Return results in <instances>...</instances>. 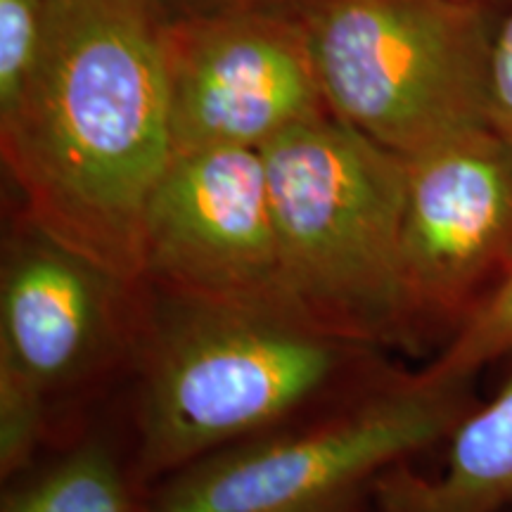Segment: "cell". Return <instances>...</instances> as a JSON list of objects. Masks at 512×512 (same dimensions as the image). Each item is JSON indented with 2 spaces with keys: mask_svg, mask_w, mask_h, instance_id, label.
<instances>
[{
  "mask_svg": "<svg viewBox=\"0 0 512 512\" xmlns=\"http://www.w3.org/2000/svg\"><path fill=\"white\" fill-rule=\"evenodd\" d=\"M157 0H48L34 74L0 112L27 223L124 285L147 278L145 221L176 155Z\"/></svg>",
  "mask_w": 512,
  "mask_h": 512,
  "instance_id": "obj_1",
  "label": "cell"
},
{
  "mask_svg": "<svg viewBox=\"0 0 512 512\" xmlns=\"http://www.w3.org/2000/svg\"><path fill=\"white\" fill-rule=\"evenodd\" d=\"M261 157L302 316L361 347L411 332L401 271L406 157L332 112L275 136Z\"/></svg>",
  "mask_w": 512,
  "mask_h": 512,
  "instance_id": "obj_2",
  "label": "cell"
},
{
  "mask_svg": "<svg viewBox=\"0 0 512 512\" xmlns=\"http://www.w3.org/2000/svg\"><path fill=\"white\" fill-rule=\"evenodd\" d=\"M169 297L147 356L143 479L174 475L283 420L361 347L304 320Z\"/></svg>",
  "mask_w": 512,
  "mask_h": 512,
  "instance_id": "obj_3",
  "label": "cell"
},
{
  "mask_svg": "<svg viewBox=\"0 0 512 512\" xmlns=\"http://www.w3.org/2000/svg\"><path fill=\"white\" fill-rule=\"evenodd\" d=\"M328 110L401 157L489 126L494 24L465 0H299Z\"/></svg>",
  "mask_w": 512,
  "mask_h": 512,
  "instance_id": "obj_4",
  "label": "cell"
},
{
  "mask_svg": "<svg viewBox=\"0 0 512 512\" xmlns=\"http://www.w3.org/2000/svg\"><path fill=\"white\" fill-rule=\"evenodd\" d=\"M470 408V382L415 373L316 430L235 446L183 467L145 496V512H287L361 491L446 439Z\"/></svg>",
  "mask_w": 512,
  "mask_h": 512,
  "instance_id": "obj_5",
  "label": "cell"
},
{
  "mask_svg": "<svg viewBox=\"0 0 512 512\" xmlns=\"http://www.w3.org/2000/svg\"><path fill=\"white\" fill-rule=\"evenodd\" d=\"M145 271L166 294L309 323L287 287L254 147L176 152L147 209Z\"/></svg>",
  "mask_w": 512,
  "mask_h": 512,
  "instance_id": "obj_6",
  "label": "cell"
},
{
  "mask_svg": "<svg viewBox=\"0 0 512 512\" xmlns=\"http://www.w3.org/2000/svg\"><path fill=\"white\" fill-rule=\"evenodd\" d=\"M176 152L254 147L328 114L297 8L166 19Z\"/></svg>",
  "mask_w": 512,
  "mask_h": 512,
  "instance_id": "obj_7",
  "label": "cell"
},
{
  "mask_svg": "<svg viewBox=\"0 0 512 512\" xmlns=\"http://www.w3.org/2000/svg\"><path fill=\"white\" fill-rule=\"evenodd\" d=\"M401 271L411 325L470 316L512 266V145L489 126L406 157Z\"/></svg>",
  "mask_w": 512,
  "mask_h": 512,
  "instance_id": "obj_8",
  "label": "cell"
},
{
  "mask_svg": "<svg viewBox=\"0 0 512 512\" xmlns=\"http://www.w3.org/2000/svg\"><path fill=\"white\" fill-rule=\"evenodd\" d=\"M126 287L27 223L12 235L0 278V370L41 394L67 387L105 356Z\"/></svg>",
  "mask_w": 512,
  "mask_h": 512,
  "instance_id": "obj_9",
  "label": "cell"
},
{
  "mask_svg": "<svg viewBox=\"0 0 512 512\" xmlns=\"http://www.w3.org/2000/svg\"><path fill=\"white\" fill-rule=\"evenodd\" d=\"M444 441L437 475L396 465L373 479L375 512L512 510V375L484 406H472Z\"/></svg>",
  "mask_w": 512,
  "mask_h": 512,
  "instance_id": "obj_10",
  "label": "cell"
},
{
  "mask_svg": "<svg viewBox=\"0 0 512 512\" xmlns=\"http://www.w3.org/2000/svg\"><path fill=\"white\" fill-rule=\"evenodd\" d=\"M0 512H145L128 479L100 446H83L3 498Z\"/></svg>",
  "mask_w": 512,
  "mask_h": 512,
  "instance_id": "obj_11",
  "label": "cell"
},
{
  "mask_svg": "<svg viewBox=\"0 0 512 512\" xmlns=\"http://www.w3.org/2000/svg\"><path fill=\"white\" fill-rule=\"evenodd\" d=\"M512 354V266L501 283L448 337L437 358L420 370L432 380L472 382L479 370Z\"/></svg>",
  "mask_w": 512,
  "mask_h": 512,
  "instance_id": "obj_12",
  "label": "cell"
},
{
  "mask_svg": "<svg viewBox=\"0 0 512 512\" xmlns=\"http://www.w3.org/2000/svg\"><path fill=\"white\" fill-rule=\"evenodd\" d=\"M48 0H0V112L15 105L43 50Z\"/></svg>",
  "mask_w": 512,
  "mask_h": 512,
  "instance_id": "obj_13",
  "label": "cell"
},
{
  "mask_svg": "<svg viewBox=\"0 0 512 512\" xmlns=\"http://www.w3.org/2000/svg\"><path fill=\"white\" fill-rule=\"evenodd\" d=\"M46 394L0 370V472L8 479L29 463L43 427Z\"/></svg>",
  "mask_w": 512,
  "mask_h": 512,
  "instance_id": "obj_14",
  "label": "cell"
},
{
  "mask_svg": "<svg viewBox=\"0 0 512 512\" xmlns=\"http://www.w3.org/2000/svg\"><path fill=\"white\" fill-rule=\"evenodd\" d=\"M486 121L491 131H496L512 145V10L498 24L494 41H491Z\"/></svg>",
  "mask_w": 512,
  "mask_h": 512,
  "instance_id": "obj_15",
  "label": "cell"
},
{
  "mask_svg": "<svg viewBox=\"0 0 512 512\" xmlns=\"http://www.w3.org/2000/svg\"><path fill=\"white\" fill-rule=\"evenodd\" d=\"M299 0H181L183 15H202V12L247 10V8H297Z\"/></svg>",
  "mask_w": 512,
  "mask_h": 512,
  "instance_id": "obj_16",
  "label": "cell"
},
{
  "mask_svg": "<svg viewBox=\"0 0 512 512\" xmlns=\"http://www.w3.org/2000/svg\"><path fill=\"white\" fill-rule=\"evenodd\" d=\"M363 491H366V489L351 491V494L335 496V498H328V501L311 503V505H304V508L287 510V512H361Z\"/></svg>",
  "mask_w": 512,
  "mask_h": 512,
  "instance_id": "obj_17",
  "label": "cell"
},
{
  "mask_svg": "<svg viewBox=\"0 0 512 512\" xmlns=\"http://www.w3.org/2000/svg\"><path fill=\"white\" fill-rule=\"evenodd\" d=\"M465 3H479V5H489V3H494V0H465Z\"/></svg>",
  "mask_w": 512,
  "mask_h": 512,
  "instance_id": "obj_18",
  "label": "cell"
},
{
  "mask_svg": "<svg viewBox=\"0 0 512 512\" xmlns=\"http://www.w3.org/2000/svg\"><path fill=\"white\" fill-rule=\"evenodd\" d=\"M510 512H512V510H510Z\"/></svg>",
  "mask_w": 512,
  "mask_h": 512,
  "instance_id": "obj_19",
  "label": "cell"
}]
</instances>
